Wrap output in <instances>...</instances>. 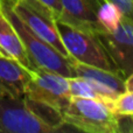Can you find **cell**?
Here are the masks:
<instances>
[{"mask_svg": "<svg viewBox=\"0 0 133 133\" xmlns=\"http://www.w3.org/2000/svg\"><path fill=\"white\" fill-rule=\"evenodd\" d=\"M1 11L18 32L32 62L33 69L40 68L60 74L64 77H75L76 74L71 60L66 58L54 47L36 36L14 13L11 6V0H1Z\"/></svg>", "mask_w": 133, "mask_h": 133, "instance_id": "cell-1", "label": "cell"}, {"mask_svg": "<svg viewBox=\"0 0 133 133\" xmlns=\"http://www.w3.org/2000/svg\"><path fill=\"white\" fill-rule=\"evenodd\" d=\"M64 125L88 133H119V118L104 102L71 96L61 112Z\"/></svg>", "mask_w": 133, "mask_h": 133, "instance_id": "cell-2", "label": "cell"}, {"mask_svg": "<svg viewBox=\"0 0 133 133\" xmlns=\"http://www.w3.org/2000/svg\"><path fill=\"white\" fill-rule=\"evenodd\" d=\"M61 127L46 119L26 97H0V132L51 133Z\"/></svg>", "mask_w": 133, "mask_h": 133, "instance_id": "cell-3", "label": "cell"}, {"mask_svg": "<svg viewBox=\"0 0 133 133\" xmlns=\"http://www.w3.org/2000/svg\"><path fill=\"white\" fill-rule=\"evenodd\" d=\"M55 25L71 60L120 72L94 33L79 29L62 20H55Z\"/></svg>", "mask_w": 133, "mask_h": 133, "instance_id": "cell-4", "label": "cell"}, {"mask_svg": "<svg viewBox=\"0 0 133 133\" xmlns=\"http://www.w3.org/2000/svg\"><path fill=\"white\" fill-rule=\"evenodd\" d=\"M25 97L62 112L71 98L68 77L44 69L34 68Z\"/></svg>", "mask_w": 133, "mask_h": 133, "instance_id": "cell-5", "label": "cell"}, {"mask_svg": "<svg viewBox=\"0 0 133 133\" xmlns=\"http://www.w3.org/2000/svg\"><path fill=\"white\" fill-rule=\"evenodd\" d=\"M11 6L18 18L41 40L46 41L66 58L71 60L60 36L55 20L49 15L35 9L21 0H11Z\"/></svg>", "mask_w": 133, "mask_h": 133, "instance_id": "cell-6", "label": "cell"}, {"mask_svg": "<svg viewBox=\"0 0 133 133\" xmlns=\"http://www.w3.org/2000/svg\"><path fill=\"white\" fill-rule=\"evenodd\" d=\"M96 37L117 69L125 77L133 72V44L123 22L112 32L101 30L95 33Z\"/></svg>", "mask_w": 133, "mask_h": 133, "instance_id": "cell-7", "label": "cell"}, {"mask_svg": "<svg viewBox=\"0 0 133 133\" xmlns=\"http://www.w3.org/2000/svg\"><path fill=\"white\" fill-rule=\"evenodd\" d=\"M62 5V20L71 26L97 33L104 30L98 21V11L103 0H60Z\"/></svg>", "mask_w": 133, "mask_h": 133, "instance_id": "cell-8", "label": "cell"}, {"mask_svg": "<svg viewBox=\"0 0 133 133\" xmlns=\"http://www.w3.org/2000/svg\"><path fill=\"white\" fill-rule=\"evenodd\" d=\"M32 71L0 53V97L23 98Z\"/></svg>", "mask_w": 133, "mask_h": 133, "instance_id": "cell-9", "label": "cell"}, {"mask_svg": "<svg viewBox=\"0 0 133 133\" xmlns=\"http://www.w3.org/2000/svg\"><path fill=\"white\" fill-rule=\"evenodd\" d=\"M0 53L32 71L33 65L18 32L0 8Z\"/></svg>", "mask_w": 133, "mask_h": 133, "instance_id": "cell-10", "label": "cell"}, {"mask_svg": "<svg viewBox=\"0 0 133 133\" xmlns=\"http://www.w3.org/2000/svg\"><path fill=\"white\" fill-rule=\"evenodd\" d=\"M74 70L77 77H82L84 79L91 81L98 85H102L104 88L112 90L117 94H122L125 91L124 81L125 76L122 72L117 71H110L102 68H97L94 65L84 64V63L77 62V61L71 60Z\"/></svg>", "mask_w": 133, "mask_h": 133, "instance_id": "cell-11", "label": "cell"}, {"mask_svg": "<svg viewBox=\"0 0 133 133\" xmlns=\"http://www.w3.org/2000/svg\"><path fill=\"white\" fill-rule=\"evenodd\" d=\"M69 90L70 95L74 97H83V98H91L97 101L104 102L110 105V103L118 96L119 94L112 90L98 85L91 81L84 79L82 77H68Z\"/></svg>", "mask_w": 133, "mask_h": 133, "instance_id": "cell-12", "label": "cell"}, {"mask_svg": "<svg viewBox=\"0 0 133 133\" xmlns=\"http://www.w3.org/2000/svg\"><path fill=\"white\" fill-rule=\"evenodd\" d=\"M123 15L124 14L120 12V9L112 2L106 1V0L102 1L98 11V21L104 30L112 32L117 29L118 26L120 25Z\"/></svg>", "mask_w": 133, "mask_h": 133, "instance_id": "cell-13", "label": "cell"}, {"mask_svg": "<svg viewBox=\"0 0 133 133\" xmlns=\"http://www.w3.org/2000/svg\"><path fill=\"white\" fill-rule=\"evenodd\" d=\"M109 106L118 117L133 116V90L119 94Z\"/></svg>", "mask_w": 133, "mask_h": 133, "instance_id": "cell-14", "label": "cell"}, {"mask_svg": "<svg viewBox=\"0 0 133 133\" xmlns=\"http://www.w3.org/2000/svg\"><path fill=\"white\" fill-rule=\"evenodd\" d=\"M35 9L49 15L54 20L62 18V5L60 0H21Z\"/></svg>", "mask_w": 133, "mask_h": 133, "instance_id": "cell-15", "label": "cell"}, {"mask_svg": "<svg viewBox=\"0 0 133 133\" xmlns=\"http://www.w3.org/2000/svg\"><path fill=\"white\" fill-rule=\"evenodd\" d=\"M106 1L116 5L126 18L133 20V0H106Z\"/></svg>", "mask_w": 133, "mask_h": 133, "instance_id": "cell-16", "label": "cell"}, {"mask_svg": "<svg viewBox=\"0 0 133 133\" xmlns=\"http://www.w3.org/2000/svg\"><path fill=\"white\" fill-rule=\"evenodd\" d=\"M119 118V133L120 132H133V116Z\"/></svg>", "mask_w": 133, "mask_h": 133, "instance_id": "cell-17", "label": "cell"}, {"mask_svg": "<svg viewBox=\"0 0 133 133\" xmlns=\"http://www.w3.org/2000/svg\"><path fill=\"white\" fill-rule=\"evenodd\" d=\"M122 22H123V25H124L125 29H126L127 33H129L130 39H131V42H132V44H133V20H131V19H129V18H126L125 15H123Z\"/></svg>", "mask_w": 133, "mask_h": 133, "instance_id": "cell-18", "label": "cell"}, {"mask_svg": "<svg viewBox=\"0 0 133 133\" xmlns=\"http://www.w3.org/2000/svg\"><path fill=\"white\" fill-rule=\"evenodd\" d=\"M125 91H132L133 90V72H131L124 81Z\"/></svg>", "mask_w": 133, "mask_h": 133, "instance_id": "cell-19", "label": "cell"}, {"mask_svg": "<svg viewBox=\"0 0 133 133\" xmlns=\"http://www.w3.org/2000/svg\"><path fill=\"white\" fill-rule=\"evenodd\" d=\"M0 8H1V0H0Z\"/></svg>", "mask_w": 133, "mask_h": 133, "instance_id": "cell-20", "label": "cell"}]
</instances>
